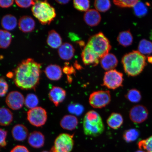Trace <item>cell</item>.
<instances>
[{
    "mask_svg": "<svg viewBox=\"0 0 152 152\" xmlns=\"http://www.w3.org/2000/svg\"><path fill=\"white\" fill-rule=\"evenodd\" d=\"M41 68V64L31 58L23 61L13 73L15 84L22 90L35 89L39 83Z\"/></svg>",
    "mask_w": 152,
    "mask_h": 152,
    "instance_id": "cell-1",
    "label": "cell"
},
{
    "mask_svg": "<svg viewBox=\"0 0 152 152\" xmlns=\"http://www.w3.org/2000/svg\"><path fill=\"white\" fill-rule=\"evenodd\" d=\"M147 58L138 50H133L123 56L121 62L126 75L136 77L143 71L147 64Z\"/></svg>",
    "mask_w": 152,
    "mask_h": 152,
    "instance_id": "cell-2",
    "label": "cell"
},
{
    "mask_svg": "<svg viewBox=\"0 0 152 152\" xmlns=\"http://www.w3.org/2000/svg\"><path fill=\"white\" fill-rule=\"evenodd\" d=\"M83 127L86 135L94 137L100 135L104 130L101 117L94 110H91L85 114L83 120Z\"/></svg>",
    "mask_w": 152,
    "mask_h": 152,
    "instance_id": "cell-3",
    "label": "cell"
},
{
    "mask_svg": "<svg viewBox=\"0 0 152 152\" xmlns=\"http://www.w3.org/2000/svg\"><path fill=\"white\" fill-rule=\"evenodd\" d=\"M31 11L34 16L42 25L50 24L56 16L54 7L46 1H36Z\"/></svg>",
    "mask_w": 152,
    "mask_h": 152,
    "instance_id": "cell-4",
    "label": "cell"
},
{
    "mask_svg": "<svg viewBox=\"0 0 152 152\" xmlns=\"http://www.w3.org/2000/svg\"><path fill=\"white\" fill-rule=\"evenodd\" d=\"M87 44L92 49L99 58L109 54L111 49L109 39L102 32L91 37Z\"/></svg>",
    "mask_w": 152,
    "mask_h": 152,
    "instance_id": "cell-5",
    "label": "cell"
},
{
    "mask_svg": "<svg viewBox=\"0 0 152 152\" xmlns=\"http://www.w3.org/2000/svg\"><path fill=\"white\" fill-rule=\"evenodd\" d=\"M74 135L61 134L55 140L51 152H71L74 145Z\"/></svg>",
    "mask_w": 152,
    "mask_h": 152,
    "instance_id": "cell-6",
    "label": "cell"
},
{
    "mask_svg": "<svg viewBox=\"0 0 152 152\" xmlns=\"http://www.w3.org/2000/svg\"><path fill=\"white\" fill-rule=\"evenodd\" d=\"M111 94L109 91H95L89 97V102L95 109H102L108 105L111 101Z\"/></svg>",
    "mask_w": 152,
    "mask_h": 152,
    "instance_id": "cell-7",
    "label": "cell"
},
{
    "mask_svg": "<svg viewBox=\"0 0 152 152\" xmlns=\"http://www.w3.org/2000/svg\"><path fill=\"white\" fill-rule=\"evenodd\" d=\"M123 80L122 73L115 69L111 70L104 74L102 85L109 89L115 90L122 86Z\"/></svg>",
    "mask_w": 152,
    "mask_h": 152,
    "instance_id": "cell-8",
    "label": "cell"
},
{
    "mask_svg": "<svg viewBox=\"0 0 152 152\" xmlns=\"http://www.w3.org/2000/svg\"><path fill=\"white\" fill-rule=\"evenodd\" d=\"M47 119L46 110L40 107L30 109L27 113L28 120L31 124L36 127H40L45 125Z\"/></svg>",
    "mask_w": 152,
    "mask_h": 152,
    "instance_id": "cell-9",
    "label": "cell"
},
{
    "mask_svg": "<svg viewBox=\"0 0 152 152\" xmlns=\"http://www.w3.org/2000/svg\"><path fill=\"white\" fill-rule=\"evenodd\" d=\"M149 115L148 110L145 106L137 104L132 108L129 112V117L133 122L140 124L145 121Z\"/></svg>",
    "mask_w": 152,
    "mask_h": 152,
    "instance_id": "cell-10",
    "label": "cell"
},
{
    "mask_svg": "<svg viewBox=\"0 0 152 152\" xmlns=\"http://www.w3.org/2000/svg\"><path fill=\"white\" fill-rule=\"evenodd\" d=\"M24 101L23 95L17 91L10 92L6 98L7 105L11 109L14 110L20 109L23 106Z\"/></svg>",
    "mask_w": 152,
    "mask_h": 152,
    "instance_id": "cell-11",
    "label": "cell"
},
{
    "mask_svg": "<svg viewBox=\"0 0 152 152\" xmlns=\"http://www.w3.org/2000/svg\"><path fill=\"white\" fill-rule=\"evenodd\" d=\"M83 61L85 65H97L99 62V58L92 49L87 44L81 53Z\"/></svg>",
    "mask_w": 152,
    "mask_h": 152,
    "instance_id": "cell-12",
    "label": "cell"
},
{
    "mask_svg": "<svg viewBox=\"0 0 152 152\" xmlns=\"http://www.w3.org/2000/svg\"><path fill=\"white\" fill-rule=\"evenodd\" d=\"M66 96V91L61 87L58 86L53 87L49 94V99L56 107L64 101Z\"/></svg>",
    "mask_w": 152,
    "mask_h": 152,
    "instance_id": "cell-13",
    "label": "cell"
},
{
    "mask_svg": "<svg viewBox=\"0 0 152 152\" xmlns=\"http://www.w3.org/2000/svg\"><path fill=\"white\" fill-rule=\"evenodd\" d=\"M83 19L88 26H95L99 24L101 20V16L99 12L96 10L90 9L85 12Z\"/></svg>",
    "mask_w": 152,
    "mask_h": 152,
    "instance_id": "cell-14",
    "label": "cell"
},
{
    "mask_svg": "<svg viewBox=\"0 0 152 152\" xmlns=\"http://www.w3.org/2000/svg\"><path fill=\"white\" fill-rule=\"evenodd\" d=\"M101 58V66L104 69L107 71L114 69L118 64L117 57L111 53H109Z\"/></svg>",
    "mask_w": 152,
    "mask_h": 152,
    "instance_id": "cell-15",
    "label": "cell"
},
{
    "mask_svg": "<svg viewBox=\"0 0 152 152\" xmlns=\"http://www.w3.org/2000/svg\"><path fill=\"white\" fill-rule=\"evenodd\" d=\"M19 28L25 33L33 31L35 27V22L33 18L30 16H24L21 18L18 21Z\"/></svg>",
    "mask_w": 152,
    "mask_h": 152,
    "instance_id": "cell-16",
    "label": "cell"
},
{
    "mask_svg": "<svg viewBox=\"0 0 152 152\" xmlns=\"http://www.w3.org/2000/svg\"><path fill=\"white\" fill-rule=\"evenodd\" d=\"M44 72L47 77L51 80H58L62 76L61 67L56 64H50L47 66Z\"/></svg>",
    "mask_w": 152,
    "mask_h": 152,
    "instance_id": "cell-17",
    "label": "cell"
},
{
    "mask_svg": "<svg viewBox=\"0 0 152 152\" xmlns=\"http://www.w3.org/2000/svg\"><path fill=\"white\" fill-rule=\"evenodd\" d=\"M75 49L71 44L63 43L58 48V54L61 58L64 60H69L73 58L75 54Z\"/></svg>",
    "mask_w": 152,
    "mask_h": 152,
    "instance_id": "cell-18",
    "label": "cell"
},
{
    "mask_svg": "<svg viewBox=\"0 0 152 152\" xmlns=\"http://www.w3.org/2000/svg\"><path fill=\"white\" fill-rule=\"evenodd\" d=\"M45 142V136L41 132L35 131L31 133L28 136V143L34 148H39L43 147Z\"/></svg>",
    "mask_w": 152,
    "mask_h": 152,
    "instance_id": "cell-19",
    "label": "cell"
},
{
    "mask_svg": "<svg viewBox=\"0 0 152 152\" xmlns=\"http://www.w3.org/2000/svg\"><path fill=\"white\" fill-rule=\"evenodd\" d=\"M78 124V120L75 116L66 115L62 118L60 125L65 130L72 131L75 130Z\"/></svg>",
    "mask_w": 152,
    "mask_h": 152,
    "instance_id": "cell-20",
    "label": "cell"
},
{
    "mask_svg": "<svg viewBox=\"0 0 152 152\" xmlns=\"http://www.w3.org/2000/svg\"><path fill=\"white\" fill-rule=\"evenodd\" d=\"M12 134L14 139L18 141L25 140L28 135V131L26 127L22 124H17L13 127Z\"/></svg>",
    "mask_w": 152,
    "mask_h": 152,
    "instance_id": "cell-21",
    "label": "cell"
},
{
    "mask_svg": "<svg viewBox=\"0 0 152 152\" xmlns=\"http://www.w3.org/2000/svg\"><path fill=\"white\" fill-rule=\"evenodd\" d=\"M47 42L48 45L54 49L59 48L62 44L61 37L54 30L49 31Z\"/></svg>",
    "mask_w": 152,
    "mask_h": 152,
    "instance_id": "cell-22",
    "label": "cell"
},
{
    "mask_svg": "<svg viewBox=\"0 0 152 152\" xmlns=\"http://www.w3.org/2000/svg\"><path fill=\"white\" fill-rule=\"evenodd\" d=\"M124 122L123 118L120 113H113L107 120V124L110 128L117 130L121 126Z\"/></svg>",
    "mask_w": 152,
    "mask_h": 152,
    "instance_id": "cell-23",
    "label": "cell"
},
{
    "mask_svg": "<svg viewBox=\"0 0 152 152\" xmlns=\"http://www.w3.org/2000/svg\"><path fill=\"white\" fill-rule=\"evenodd\" d=\"M133 36L130 30L120 32L117 38L120 45L124 47H128L132 45L133 42Z\"/></svg>",
    "mask_w": 152,
    "mask_h": 152,
    "instance_id": "cell-24",
    "label": "cell"
},
{
    "mask_svg": "<svg viewBox=\"0 0 152 152\" xmlns=\"http://www.w3.org/2000/svg\"><path fill=\"white\" fill-rule=\"evenodd\" d=\"M18 22L16 17L11 15H7L1 20V25L5 30H12L16 27Z\"/></svg>",
    "mask_w": 152,
    "mask_h": 152,
    "instance_id": "cell-25",
    "label": "cell"
},
{
    "mask_svg": "<svg viewBox=\"0 0 152 152\" xmlns=\"http://www.w3.org/2000/svg\"><path fill=\"white\" fill-rule=\"evenodd\" d=\"M13 119V114L10 110L6 108H0V125L8 126L12 122Z\"/></svg>",
    "mask_w": 152,
    "mask_h": 152,
    "instance_id": "cell-26",
    "label": "cell"
},
{
    "mask_svg": "<svg viewBox=\"0 0 152 152\" xmlns=\"http://www.w3.org/2000/svg\"><path fill=\"white\" fill-rule=\"evenodd\" d=\"M138 51L144 56L151 54L152 53V42L145 39H141L138 44Z\"/></svg>",
    "mask_w": 152,
    "mask_h": 152,
    "instance_id": "cell-27",
    "label": "cell"
},
{
    "mask_svg": "<svg viewBox=\"0 0 152 152\" xmlns=\"http://www.w3.org/2000/svg\"><path fill=\"white\" fill-rule=\"evenodd\" d=\"M12 39V35L9 32L0 30V48H7L10 45Z\"/></svg>",
    "mask_w": 152,
    "mask_h": 152,
    "instance_id": "cell-28",
    "label": "cell"
},
{
    "mask_svg": "<svg viewBox=\"0 0 152 152\" xmlns=\"http://www.w3.org/2000/svg\"><path fill=\"white\" fill-rule=\"evenodd\" d=\"M140 135L138 131L135 129H130L125 131L123 135V138L127 142L135 141Z\"/></svg>",
    "mask_w": 152,
    "mask_h": 152,
    "instance_id": "cell-29",
    "label": "cell"
},
{
    "mask_svg": "<svg viewBox=\"0 0 152 152\" xmlns=\"http://www.w3.org/2000/svg\"><path fill=\"white\" fill-rule=\"evenodd\" d=\"M125 96L127 100L132 103H138L142 99L141 93L139 91L135 88L129 90Z\"/></svg>",
    "mask_w": 152,
    "mask_h": 152,
    "instance_id": "cell-30",
    "label": "cell"
},
{
    "mask_svg": "<svg viewBox=\"0 0 152 152\" xmlns=\"http://www.w3.org/2000/svg\"><path fill=\"white\" fill-rule=\"evenodd\" d=\"M94 5L96 10L104 12L109 10L111 7V3L109 0H96L94 1Z\"/></svg>",
    "mask_w": 152,
    "mask_h": 152,
    "instance_id": "cell-31",
    "label": "cell"
},
{
    "mask_svg": "<svg viewBox=\"0 0 152 152\" xmlns=\"http://www.w3.org/2000/svg\"><path fill=\"white\" fill-rule=\"evenodd\" d=\"M39 102V100L37 96L33 94H28L24 101L26 107L30 109L37 107Z\"/></svg>",
    "mask_w": 152,
    "mask_h": 152,
    "instance_id": "cell-32",
    "label": "cell"
},
{
    "mask_svg": "<svg viewBox=\"0 0 152 152\" xmlns=\"http://www.w3.org/2000/svg\"><path fill=\"white\" fill-rule=\"evenodd\" d=\"M133 8L134 14L140 18L145 16L148 12L147 5L140 1L134 6Z\"/></svg>",
    "mask_w": 152,
    "mask_h": 152,
    "instance_id": "cell-33",
    "label": "cell"
},
{
    "mask_svg": "<svg viewBox=\"0 0 152 152\" xmlns=\"http://www.w3.org/2000/svg\"><path fill=\"white\" fill-rule=\"evenodd\" d=\"M74 6L78 10L86 11L90 7V1L88 0H75L73 1Z\"/></svg>",
    "mask_w": 152,
    "mask_h": 152,
    "instance_id": "cell-34",
    "label": "cell"
},
{
    "mask_svg": "<svg viewBox=\"0 0 152 152\" xmlns=\"http://www.w3.org/2000/svg\"><path fill=\"white\" fill-rule=\"evenodd\" d=\"M138 147L140 150L146 152H152V136L138 142Z\"/></svg>",
    "mask_w": 152,
    "mask_h": 152,
    "instance_id": "cell-35",
    "label": "cell"
},
{
    "mask_svg": "<svg viewBox=\"0 0 152 152\" xmlns=\"http://www.w3.org/2000/svg\"><path fill=\"white\" fill-rule=\"evenodd\" d=\"M139 1L137 0H115L113 1V2L114 4L119 7H133Z\"/></svg>",
    "mask_w": 152,
    "mask_h": 152,
    "instance_id": "cell-36",
    "label": "cell"
},
{
    "mask_svg": "<svg viewBox=\"0 0 152 152\" xmlns=\"http://www.w3.org/2000/svg\"><path fill=\"white\" fill-rule=\"evenodd\" d=\"M8 85L3 78H0V97L4 96L8 91Z\"/></svg>",
    "mask_w": 152,
    "mask_h": 152,
    "instance_id": "cell-37",
    "label": "cell"
},
{
    "mask_svg": "<svg viewBox=\"0 0 152 152\" xmlns=\"http://www.w3.org/2000/svg\"><path fill=\"white\" fill-rule=\"evenodd\" d=\"M15 3L19 7L26 8L35 4V1H16Z\"/></svg>",
    "mask_w": 152,
    "mask_h": 152,
    "instance_id": "cell-38",
    "label": "cell"
},
{
    "mask_svg": "<svg viewBox=\"0 0 152 152\" xmlns=\"http://www.w3.org/2000/svg\"><path fill=\"white\" fill-rule=\"evenodd\" d=\"M7 135L6 131L0 128V147H4L7 145L6 141Z\"/></svg>",
    "mask_w": 152,
    "mask_h": 152,
    "instance_id": "cell-39",
    "label": "cell"
},
{
    "mask_svg": "<svg viewBox=\"0 0 152 152\" xmlns=\"http://www.w3.org/2000/svg\"><path fill=\"white\" fill-rule=\"evenodd\" d=\"M63 71L67 75H70L76 73L75 70L73 66H70L66 64L63 69Z\"/></svg>",
    "mask_w": 152,
    "mask_h": 152,
    "instance_id": "cell-40",
    "label": "cell"
},
{
    "mask_svg": "<svg viewBox=\"0 0 152 152\" xmlns=\"http://www.w3.org/2000/svg\"><path fill=\"white\" fill-rule=\"evenodd\" d=\"M14 1L9 0H0V7L2 8H8L12 6Z\"/></svg>",
    "mask_w": 152,
    "mask_h": 152,
    "instance_id": "cell-41",
    "label": "cell"
},
{
    "mask_svg": "<svg viewBox=\"0 0 152 152\" xmlns=\"http://www.w3.org/2000/svg\"><path fill=\"white\" fill-rule=\"evenodd\" d=\"M11 152H29L26 147L23 145H17L11 150Z\"/></svg>",
    "mask_w": 152,
    "mask_h": 152,
    "instance_id": "cell-42",
    "label": "cell"
},
{
    "mask_svg": "<svg viewBox=\"0 0 152 152\" xmlns=\"http://www.w3.org/2000/svg\"><path fill=\"white\" fill-rule=\"evenodd\" d=\"M69 1H59V0H58V1H56L57 3L60 4H67L69 2Z\"/></svg>",
    "mask_w": 152,
    "mask_h": 152,
    "instance_id": "cell-43",
    "label": "cell"
},
{
    "mask_svg": "<svg viewBox=\"0 0 152 152\" xmlns=\"http://www.w3.org/2000/svg\"><path fill=\"white\" fill-rule=\"evenodd\" d=\"M147 60L148 62L152 64V56H149L147 57Z\"/></svg>",
    "mask_w": 152,
    "mask_h": 152,
    "instance_id": "cell-44",
    "label": "cell"
},
{
    "mask_svg": "<svg viewBox=\"0 0 152 152\" xmlns=\"http://www.w3.org/2000/svg\"><path fill=\"white\" fill-rule=\"evenodd\" d=\"M75 66L77 69H81V66L80 65H79V64L77 63H75Z\"/></svg>",
    "mask_w": 152,
    "mask_h": 152,
    "instance_id": "cell-45",
    "label": "cell"
},
{
    "mask_svg": "<svg viewBox=\"0 0 152 152\" xmlns=\"http://www.w3.org/2000/svg\"><path fill=\"white\" fill-rule=\"evenodd\" d=\"M135 152H146L145 151H142V150H138V151H136Z\"/></svg>",
    "mask_w": 152,
    "mask_h": 152,
    "instance_id": "cell-46",
    "label": "cell"
},
{
    "mask_svg": "<svg viewBox=\"0 0 152 152\" xmlns=\"http://www.w3.org/2000/svg\"><path fill=\"white\" fill-rule=\"evenodd\" d=\"M42 152H49L47 151H43Z\"/></svg>",
    "mask_w": 152,
    "mask_h": 152,
    "instance_id": "cell-47",
    "label": "cell"
}]
</instances>
